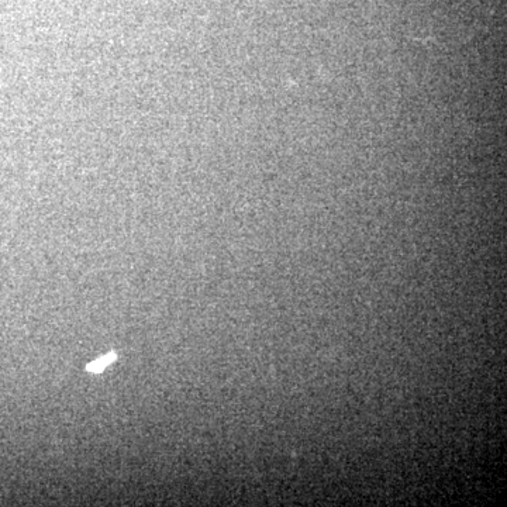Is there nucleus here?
<instances>
[{
	"label": "nucleus",
	"instance_id": "obj_1",
	"mask_svg": "<svg viewBox=\"0 0 507 507\" xmlns=\"http://www.w3.org/2000/svg\"><path fill=\"white\" fill-rule=\"evenodd\" d=\"M116 358H117L116 352H109L107 355L100 356L99 359H96V361L92 362V364H89L88 367H86V369H88L89 372L99 373L102 372V371H105V368L107 367L109 364H111L113 361H116Z\"/></svg>",
	"mask_w": 507,
	"mask_h": 507
}]
</instances>
